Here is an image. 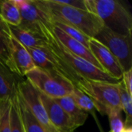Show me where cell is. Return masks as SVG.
Returning <instances> with one entry per match:
<instances>
[{"label":"cell","instance_id":"d4e9b609","mask_svg":"<svg viewBox=\"0 0 132 132\" xmlns=\"http://www.w3.org/2000/svg\"><path fill=\"white\" fill-rule=\"evenodd\" d=\"M121 111H112L108 114L111 127L110 132H121L125 128L121 118Z\"/></svg>","mask_w":132,"mask_h":132},{"label":"cell","instance_id":"5bb4252c","mask_svg":"<svg viewBox=\"0 0 132 132\" xmlns=\"http://www.w3.org/2000/svg\"><path fill=\"white\" fill-rule=\"evenodd\" d=\"M20 80L21 77L0 62V100L12 98L16 92L17 85Z\"/></svg>","mask_w":132,"mask_h":132},{"label":"cell","instance_id":"4fadbf2b","mask_svg":"<svg viewBox=\"0 0 132 132\" xmlns=\"http://www.w3.org/2000/svg\"><path fill=\"white\" fill-rule=\"evenodd\" d=\"M53 32H54L56 37L60 41V43L66 49H67L70 53L86 60L89 63L96 66L97 68L102 70L101 65L99 64V63L97 62V60H96L94 56L92 54V53L90 52L89 48L86 47L85 46H84L82 43L77 41L76 39L71 38L70 36L67 35L64 32H63L61 29H60L59 28H57L54 26H53Z\"/></svg>","mask_w":132,"mask_h":132},{"label":"cell","instance_id":"9a60e30c","mask_svg":"<svg viewBox=\"0 0 132 132\" xmlns=\"http://www.w3.org/2000/svg\"><path fill=\"white\" fill-rule=\"evenodd\" d=\"M8 26L12 38L26 49L42 48L46 46V41L43 36L28 30H25L19 26Z\"/></svg>","mask_w":132,"mask_h":132},{"label":"cell","instance_id":"7402d4cb","mask_svg":"<svg viewBox=\"0 0 132 132\" xmlns=\"http://www.w3.org/2000/svg\"><path fill=\"white\" fill-rule=\"evenodd\" d=\"M10 130L11 132H26L20 117L16 92L11 98L10 107Z\"/></svg>","mask_w":132,"mask_h":132},{"label":"cell","instance_id":"5b68a950","mask_svg":"<svg viewBox=\"0 0 132 132\" xmlns=\"http://www.w3.org/2000/svg\"><path fill=\"white\" fill-rule=\"evenodd\" d=\"M77 88L92 100L95 109L101 114L108 115L112 111H122L118 84L84 79L79 83Z\"/></svg>","mask_w":132,"mask_h":132},{"label":"cell","instance_id":"ba28073f","mask_svg":"<svg viewBox=\"0 0 132 132\" xmlns=\"http://www.w3.org/2000/svg\"><path fill=\"white\" fill-rule=\"evenodd\" d=\"M26 77L39 93L53 99L70 95L74 88L71 84L54 78L38 67L27 73Z\"/></svg>","mask_w":132,"mask_h":132},{"label":"cell","instance_id":"ac0fdd59","mask_svg":"<svg viewBox=\"0 0 132 132\" xmlns=\"http://www.w3.org/2000/svg\"><path fill=\"white\" fill-rule=\"evenodd\" d=\"M0 19L9 26H19L21 15L14 0H0Z\"/></svg>","mask_w":132,"mask_h":132},{"label":"cell","instance_id":"44dd1931","mask_svg":"<svg viewBox=\"0 0 132 132\" xmlns=\"http://www.w3.org/2000/svg\"><path fill=\"white\" fill-rule=\"evenodd\" d=\"M75 102V104L84 111L87 112V114H91L94 117H96L95 115V107L92 101V100L86 95L84 93H83L80 89L74 87L72 93L70 94Z\"/></svg>","mask_w":132,"mask_h":132},{"label":"cell","instance_id":"cb8c5ba5","mask_svg":"<svg viewBox=\"0 0 132 132\" xmlns=\"http://www.w3.org/2000/svg\"><path fill=\"white\" fill-rule=\"evenodd\" d=\"M10 107L11 98L0 100V132H11Z\"/></svg>","mask_w":132,"mask_h":132},{"label":"cell","instance_id":"6da1fadb","mask_svg":"<svg viewBox=\"0 0 132 132\" xmlns=\"http://www.w3.org/2000/svg\"><path fill=\"white\" fill-rule=\"evenodd\" d=\"M38 9L51 21L75 27L90 38H94L104 26L101 19L88 11L59 4L54 0H34Z\"/></svg>","mask_w":132,"mask_h":132},{"label":"cell","instance_id":"f1b7e54d","mask_svg":"<svg viewBox=\"0 0 132 132\" xmlns=\"http://www.w3.org/2000/svg\"><path fill=\"white\" fill-rule=\"evenodd\" d=\"M109 132H110V131H109Z\"/></svg>","mask_w":132,"mask_h":132},{"label":"cell","instance_id":"30bf717a","mask_svg":"<svg viewBox=\"0 0 132 132\" xmlns=\"http://www.w3.org/2000/svg\"><path fill=\"white\" fill-rule=\"evenodd\" d=\"M89 50L94 56L102 70L116 80H121L124 73L119 62L110 50L94 38L89 40Z\"/></svg>","mask_w":132,"mask_h":132},{"label":"cell","instance_id":"e0dca14e","mask_svg":"<svg viewBox=\"0 0 132 132\" xmlns=\"http://www.w3.org/2000/svg\"><path fill=\"white\" fill-rule=\"evenodd\" d=\"M17 101L20 117L26 132H50L43 127L33 116L30 110L21 97L18 90H16Z\"/></svg>","mask_w":132,"mask_h":132},{"label":"cell","instance_id":"4316f807","mask_svg":"<svg viewBox=\"0 0 132 132\" xmlns=\"http://www.w3.org/2000/svg\"><path fill=\"white\" fill-rule=\"evenodd\" d=\"M121 81L124 84L128 92L132 95V69L124 72Z\"/></svg>","mask_w":132,"mask_h":132},{"label":"cell","instance_id":"8992f818","mask_svg":"<svg viewBox=\"0 0 132 132\" xmlns=\"http://www.w3.org/2000/svg\"><path fill=\"white\" fill-rule=\"evenodd\" d=\"M17 5L21 22L19 27L43 36L46 40L48 35L53 31V26L51 21L38 9L34 0H14Z\"/></svg>","mask_w":132,"mask_h":132},{"label":"cell","instance_id":"3957f363","mask_svg":"<svg viewBox=\"0 0 132 132\" xmlns=\"http://www.w3.org/2000/svg\"><path fill=\"white\" fill-rule=\"evenodd\" d=\"M47 46L57 56L61 57L79 76L83 79L91 81H101L111 84H118L121 80H116L109 74L97 68L86 60L77 56L66 49L56 37L53 30L46 38Z\"/></svg>","mask_w":132,"mask_h":132},{"label":"cell","instance_id":"7a4b0ae2","mask_svg":"<svg viewBox=\"0 0 132 132\" xmlns=\"http://www.w3.org/2000/svg\"><path fill=\"white\" fill-rule=\"evenodd\" d=\"M88 12L99 17L104 26L121 35L132 36V16L117 0H85Z\"/></svg>","mask_w":132,"mask_h":132},{"label":"cell","instance_id":"484cf974","mask_svg":"<svg viewBox=\"0 0 132 132\" xmlns=\"http://www.w3.org/2000/svg\"><path fill=\"white\" fill-rule=\"evenodd\" d=\"M56 2L67 6H70L75 9L87 11L85 4V0H54Z\"/></svg>","mask_w":132,"mask_h":132},{"label":"cell","instance_id":"9c48e42d","mask_svg":"<svg viewBox=\"0 0 132 132\" xmlns=\"http://www.w3.org/2000/svg\"><path fill=\"white\" fill-rule=\"evenodd\" d=\"M17 90L36 120L50 132H56L50 124L46 110L40 99L39 92L26 79L20 80Z\"/></svg>","mask_w":132,"mask_h":132},{"label":"cell","instance_id":"ffe728a7","mask_svg":"<svg viewBox=\"0 0 132 132\" xmlns=\"http://www.w3.org/2000/svg\"><path fill=\"white\" fill-rule=\"evenodd\" d=\"M118 92L120 97V103L122 111H125L126 115V121L124 123L125 127H131L132 122V95L126 90L121 80L118 84Z\"/></svg>","mask_w":132,"mask_h":132},{"label":"cell","instance_id":"2e32d148","mask_svg":"<svg viewBox=\"0 0 132 132\" xmlns=\"http://www.w3.org/2000/svg\"><path fill=\"white\" fill-rule=\"evenodd\" d=\"M63 109V111L70 117L74 125L78 128L84 125L89 114L81 110L73 101L70 95H67L60 98L53 99Z\"/></svg>","mask_w":132,"mask_h":132},{"label":"cell","instance_id":"603a6c76","mask_svg":"<svg viewBox=\"0 0 132 132\" xmlns=\"http://www.w3.org/2000/svg\"><path fill=\"white\" fill-rule=\"evenodd\" d=\"M52 24L54 26L61 29L63 32H64L67 35H68L71 38L76 39L77 41L80 42L86 47L89 48V40L90 38L88 37L87 36H86L85 34H84L82 32H80L75 27L64 24V23L58 22H53Z\"/></svg>","mask_w":132,"mask_h":132},{"label":"cell","instance_id":"8fae6325","mask_svg":"<svg viewBox=\"0 0 132 132\" xmlns=\"http://www.w3.org/2000/svg\"><path fill=\"white\" fill-rule=\"evenodd\" d=\"M39 94L49 121L55 131L56 132H75L77 128L56 101L41 93Z\"/></svg>","mask_w":132,"mask_h":132},{"label":"cell","instance_id":"83f0119b","mask_svg":"<svg viewBox=\"0 0 132 132\" xmlns=\"http://www.w3.org/2000/svg\"><path fill=\"white\" fill-rule=\"evenodd\" d=\"M121 132H132L131 127H125Z\"/></svg>","mask_w":132,"mask_h":132},{"label":"cell","instance_id":"7c38bea8","mask_svg":"<svg viewBox=\"0 0 132 132\" xmlns=\"http://www.w3.org/2000/svg\"><path fill=\"white\" fill-rule=\"evenodd\" d=\"M11 60L9 69L19 77H26V73L36 67L28 50L12 38Z\"/></svg>","mask_w":132,"mask_h":132},{"label":"cell","instance_id":"52a82bcc","mask_svg":"<svg viewBox=\"0 0 132 132\" xmlns=\"http://www.w3.org/2000/svg\"><path fill=\"white\" fill-rule=\"evenodd\" d=\"M94 39L110 50L119 62L124 72L131 70V36L121 35L104 26Z\"/></svg>","mask_w":132,"mask_h":132},{"label":"cell","instance_id":"d6986e66","mask_svg":"<svg viewBox=\"0 0 132 132\" xmlns=\"http://www.w3.org/2000/svg\"><path fill=\"white\" fill-rule=\"evenodd\" d=\"M12 38L8 24L0 19V62L9 68L11 60Z\"/></svg>","mask_w":132,"mask_h":132},{"label":"cell","instance_id":"277c9868","mask_svg":"<svg viewBox=\"0 0 132 132\" xmlns=\"http://www.w3.org/2000/svg\"><path fill=\"white\" fill-rule=\"evenodd\" d=\"M36 67L51 77L65 80L77 87L84 79L79 76L61 57L54 53L48 46L27 49Z\"/></svg>","mask_w":132,"mask_h":132}]
</instances>
